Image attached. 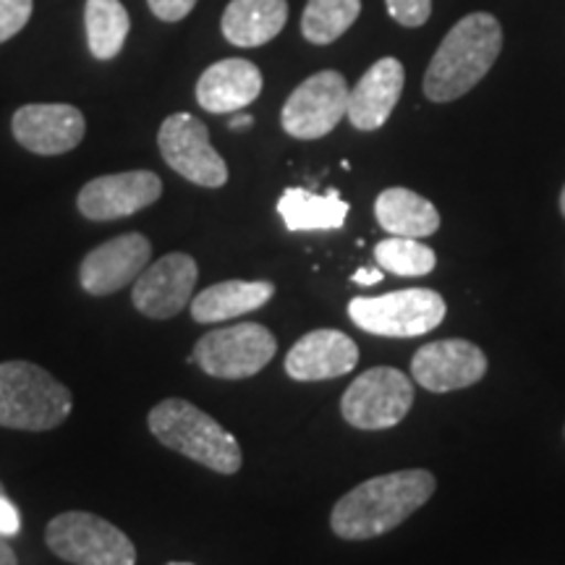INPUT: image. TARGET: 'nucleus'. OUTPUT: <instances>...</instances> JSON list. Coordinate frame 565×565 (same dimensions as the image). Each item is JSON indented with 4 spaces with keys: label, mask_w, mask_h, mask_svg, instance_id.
<instances>
[{
    "label": "nucleus",
    "mask_w": 565,
    "mask_h": 565,
    "mask_svg": "<svg viewBox=\"0 0 565 565\" xmlns=\"http://www.w3.org/2000/svg\"><path fill=\"white\" fill-rule=\"evenodd\" d=\"M263 71L244 58L212 63L196 82V103L207 113H238L252 105L263 92Z\"/></svg>",
    "instance_id": "18"
},
{
    "label": "nucleus",
    "mask_w": 565,
    "mask_h": 565,
    "mask_svg": "<svg viewBox=\"0 0 565 565\" xmlns=\"http://www.w3.org/2000/svg\"><path fill=\"white\" fill-rule=\"evenodd\" d=\"M150 11L160 21H168V24H175V21L186 19L189 13L194 11L196 0H147Z\"/></svg>",
    "instance_id": "28"
},
{
    "label": "nucleus",
    "mask_w": 565,
    "mask_h": 565,
    "mask_svg": "<svg viewBox=\"0 0 565 565\" xmlns=\"http://www.w3.org/2000/svg\"><path fill=\"white\" fill-rule=\"evenodd\" d=\"M503 51V30L492 13H469L445 34L424 74V95L450 103L484 79Z\"/></svg>",
    "instance_id": "2"
},
{
    "label": "nucleus",
    "mask_w": 565,
    "mask_h": 565,
    "mask_svg": "<svg viewBox=\"0 0 565 565\" xmlns=\"http://www.w3.org/2000/svg\"><path fill=\"white\" fill-rule=\"evenodd\" d=\"M34 0H0V45L24 30L32 19Z\"/></svg>",
    "instance_id": "26"
},
{
    "label": "nucleus",
    "mask_w": 565,
    "mask_h": 565,
    "mask_svg": "<svg viewBox=\"0 0 565 565\" xmlns=\"http://www.w3.org/2000/svg\"><path fill=\"white\" fill-rule=\"evenodd\" d=\"M3 492H6V490H3V484H0V494H3Z\"/></svg>",
    "instance_id": "35"
},
{
    "label": "nucleus",
    "mask_w": 565,
    "mask_h": 565,
    "mask_svg": "<svg viewBox=\"0 0 565 565\" xmlns=\"http://www.w3.org/2000/svg\"><path fill=\"white\" fill-rule=\"evenodd\" d=\"M349 202L341 194H315L307 189H286L278 200V215L288 231H338L349 217Z\"/></svg>",
    "instance_id": "22"
},
{
    "label": "nucleus",
    "mask_w": 565,
    "mask_h": 565,
    "mask_svg": "<svg viewBox=\"0 0 565 565\" xmlns=\"http://www.w3.org/2000/svg\"><path fill=\"white\" fill-rule=\"evenodd\" d=\"M288 21V0H231L223 34L236 47H259L278 38Z\"/></svg>",
    "instance_id": "19"
},
{
    "label": "nucleus",
    "mask_w": 565,
    "mask_h": 565,
    "mask_svg": "<svg viewBox=\"0 0 565 565\" xmlns=\"http://www.w3.org/2000/svg\"><path fill=\"white\" fill-rule=\"evenodd\" d=\"M249 126H254V118L249 116V113H233V118H231V129L233 131H244V129H249Z\"/></svg>",
    "instance_id": "31"
},
{
    "label": "nucleus",
    "mask_w": 565,
    "mask_h": 565,
    "mask_svg": "<svg viewBox=\"0 0 565 565\" xmlns=\"http://www.w3.org/2000/svg\"><path fill=\"white\" fill-rule=\"evenodd\" d=\"M13 139L34 154H66L82 145L87 121L82 110L66 103L21 105L11 118Z\"/></svg>",
    "instance_id": "13"
},
{
    "label": "nucleus",
    "mask_w": 565,
    "mask_h": 565,
    "mask_svg": "<svg viewBox=\"0 0 565 565\" xmlns=\"http://www.w3.org/2000/svg\"><path fill=\"white\" fill-rule=\"evenodd\" d=\"M196 278L200 267L194 257L183 252L166 254L158 263L147 265V270L134 280V307L150 320H171L194 299Z\"/></svg>",
    "instance_id": "11"
},
{
    "label": "nucleus",
    "mask_w": 565,
    "mask_h": 565,
    "mask_svg": "<svg viewBox=\"0 0 565 565\" xmlns=\"http://www.w3.org/2000/svg\"><path fill=\"white\" fill-rule=\"evenodd\" d=\"M374 215L380 228L391 236L424 238L440 228V212L435 210V204L404 186L385 189L374 202Z\"/></svg>",
    "instance_id": "21"
},
{
    "label": "nucleus",
    "mask_w": 565,
    "mask_h": 565,
    "mask_svg": "<svg viewBox=\"0 0 565 565\" xmlns=\"http://www.w3.org/2000/svg\"><path fill=\"white\" fill-rule=\"evenodd\" d=\"M435 487V477L424 469L366 479L338 500L330 513V526L341 540L351 542L387 534L419 511L433 498Z\"/></svg>",
    "instance_id": "1"
},
{
    "label": "nucleus",
    "mask_w": 565,
    "mask_h": 565,
    "mask_svg": "<svg viewBox=\"0 0 565 565\" xmlns=\"http://www.w3.org/2000/svg\"><path fill=\"white\" fill-rule=\"evenodd\" d=\"M45 542L74 565H134L137 547L121 529L87 511H66L47 524Z\"/></svg>",
    "instance_id": "6"
},
{
    "label": "nucleus",
    "mask_w": 565,
    "mask_h": 565,
    "mask_svg": "<svg viewBox=\"0 0 565 565\" xmlns=\"http://www.w3.org/2000/svg\"><path fill=\"white\" fill-rule=\"evenodd\" d=\"M351 280L356 282V286H377V282L385 280V270L383 267H359Z\"/></svg>",
    "instance_id": "30"
},
{
    "label": "nucleus",
    "mask_w": 565,
    "mask_h": 565,
    "mask_svg": "<svg viewBox=\"0 0 565 565\" xmlns=\"http://www.w3.org/2000/svg\"><path fill=\"white\" fill-rule=\"evenodd\" d=\"M362 13V0H307L301 34L312 45H330L351 30Z\"/></svg>",
    "instance_id": "24"
},
{
    "label": "nucleus",
    "mask_w": 565,
    "mask_h": 565,
    "mask_svg": "<svg viewBox=\"0 0 565 565\" xmlns=\"http://www.w3.org/2000/svg\"><path fill=\"white\" fill-rule=\"evenodd\" d=\"M74 398L61 380L32 362L0 364V427L47 433L68 419Z\"/></svg>",
    "instance_id": "4"
},
{
    "label": "nucleus",
    "mask_w": 565,
    "mask_h": 565,
    "mask_svg": "<svg viewBox=\"0 0 565 565\" xmlns=\"http://www.w3.org/2000/svg\"><path fill=\"white\" fill-rule=\"evenodd\" d=\"M0 565H19L17 553H13L11 545L3 540V536H0Z\"/></svg>",
    "instance_id": "32"
},
{
    "label": "nucleus",
    "mask_w": 565,
    "mask_h": 565,
    "mask_svg": "<svg viewBox=\"0 0 565 565\" xmlns=\"http://www.w3.org/2000/svg\"><path fill=\"white\" fill-rule=\"evenodd\" d=\"M414 404V383L395 366H372L359 374L341 398L343 419L356 429H391Z\"/></svg>",
    "instance_id": "8"
},
{
    "label": "nucleus",
    "mask_w": 565,
    "mask_h": 565,
    "mask_svg": "<svg viewBox=\"0 0 565 565\" xmlns=\"http://www.w3.org/2000/svg\"><path fill=\"white\" fill-rule=\"evenodd\" d=\"M561 212H563V217H565V186H563V194H561Z\"/></svg>",
    "instance_id": "33"
},
{
    "label": "nucleus",
    "mask_w": 565,
    "mask_h": 565,
    "mask_svg": "<svg viewBox=\"0 0 565 565\" xmlns=\"http://www.w3.org/2000/svg\"><path fill=\"white\" fill-rule=\"evenodd\" d=\"M21 532V513L19 508L13 505L9 494H0V536L9 540V536H17Z\"/></svg>",
    "instance_id": "29"
},
{
    "label": "nucleus",
    "mask_w": 565,
    "mask_h": 565,
    "mask_svg": "<svg viewBox=\"0 0 565 565\" xmlns=\"http://www.w3.org/2000/svg\"><path fill=\"white\" fill-rule=\"evenodd\" d=\"M445 299L433 288H404L383 296H356L349 317L364 333L380 338H419L445 320Z\"/></svg>",
    "instance_id": "5"
},
{
    "label": "nucleus",
    "mask_w": 565,
    "mask_h": 565,
    "mask_svg": "<svg viewBox=\"0 0 565 565\" xmlns=\"http://www.w3.org/2000/svg\"><path fill=\"white\" fill-rule=\"evenodd\" d=\"M387 13L404 26H422L433 17V0H385Z\"/></svg>",
    "instance_id": "27"
},
{
    "label": "nucleus",
    "mask_w": 565,
    "mask_h": 565,
    "mask_svg": "<svg viewBox=\"0 0 565 565\" xmlns=\"http://www.w3.org/2000/svg\"><path fill=\"white\" fill-rule=\"evenodd\" d=\"M168 565H192V563H168Z\"/></svg>",
    "instance_id": "34"
},
{
    "label": "nucleus",
    "mask_w": 565,
    "mask_h": 565,
    "mask_svg": "<svg viewBox=\"0 0 565 565\" xmlns=\"http://www.w3.org/2000/svg\"><path fill=\"white\" fill-rule=\"evenodd\" d=\"M377 257V267H383L391 275H404V278H422L435 270L437 257L422 238H406V236H391L377 244L374 249Z\"/></svg>",
    "instance_id": "25"
},
{
    "label": "nucleus",
    "mask_w": 565,
    "mask_h": 565,
    "mask_svg": "<svg viewBox=\"0 0 565 565\" xmlns=\"http://www.w3.org/2000/svg\"><path fill=\"white\" fill-rule=\"evenodd\" d=\"M162 160L186 181L204 189H221L228 183V166L215 147L210 145V131L192 113H173L158 131Z\"/></svg>",
    "instance_id": "10"
},
{
    "label": "nucleus",
    "mask_w": 565,
    "mask_h": 565,
    "mask_svg": "<svg viewBox=\"0 0 565 565\" xmlns=\"http://www.w3.org/2000/svg\"><path fill=\"white\" fill-rule=\"evenodd\" d=\"M273 296L275 286L270 280H225L196 294L189 307H192L194 322L212 324L249 315L254 309L265 307Z\"/></svg>",
    "instance_id": "20"
},
{
    "label": "nucleus",
    "mask_w": 565,
    "mask_h": 565,
    "mask_svg": "<svg viewBox=\"0 0 565 565\" xmlns=\"http://www.w3.org/2000/svg\"><path fill=\"white\" fill-rule=\"evenodd\" d=\"M147 424L166 448L192 458L200 466H207L210 471L231 477L242 469L244 456L236 437L189 401H160L147 416Z\"/></svg>",
    "instance_id": "3"
},
{
    "label": "nucleus",
    "mask_w": 565,
    "mask_h": 565,
    "mask_svg": "<svg viewBox=\"0 0 565 565\" xmlns=\"http://www.w3.org/2000/svg\"><path fill=\"white\" fill-rule=\"evenodd\" d=\"M152 244L145 233H124L95 246L79 265V282L89 296H110L147 270Z\"/></svg>",
    "instance_id": "14"
},
{
    "label": "nucleus",
    "mask_w": 565,
    "mask_h": 565,
    "mask_svg": "<svg viewBox=\"0 0 565 565\" xmlns=\"http://www.w3.org/2000/svg\"><path fill=\"white\" fill-rule=\"evenodd\" d=\"M278 341L265 324L242 322L210 330L196 341L189 362L217 380H246L273 362Z\"/></svg>",
    "instance_id": "7"
},
{
    "label": "nucleus",
    "mask_w": 565,
    "mask_h": 565,
    "mask_svg": "<svg viewBox=\"0 0 565 565\" xmlns=\"http://www.w3.org/2000/svg\"><path fill=\"white\" fill-rule=\"evenodd\" d=\"M84 30L89 53L97 61H113L124 51L131 19L121 0H87L84 6Z\"/></svg>",
    "instance_id": "23"
},
{
    "label": "nucleus",
    "mask_w": 565,
    "mask_h": 565,
    "mask_svg": "<svg viewBox=\"0 0 565 565\" xmlns=\"http://www.w3.org/2000/svg\"><path fill=\"white\" fill-rule=\"evenodd\" d=\"M406 71L395 58H380L366 68V74L349 92V121L359 131L383 129L404 92Z\"/></svg>",
    "instance_id": "17"
},
{
    "label": "nucleus",
    "mask_w": 565,
    "mask_h": 565,
    "mask_svg": "<svg viewBox=\"0 0 565 565\" xmlns=\"http://www.w3.org/2000/svg\"><path fill=\"white\" fill-rule=\"evenodd\" d=\"M349 82L333 68L317 71L291 92L282 105V131L294 139H322L341 124L349 110Z\"/></svg>",
    "instance_id": "9"
},
{
    "label": "nucleus",
    "mask_w": 565,
    "mask_h": 565,
    "mask_svg": "<svg viewBox=\"0 0 565 565\" xmlns=\"http://www.w3.org/2000/svg\"><path fill=\"white\" fill-rule=\"evenodd\" d=\"M162 181L152 171H126L110 173L89 181L76 196V207L87 221L108 223L137 215L160 200Z\"/></svg>",
    "instance_id": "12"
},
{
    "label": "nucleus",
    "mask_w": 565,
    "mask_h": 565,
    "mask_svg": "<svg viewBox=\"0 0 565 565\" xmlns=\"http://www.w3.org/2000/svg\"><path fill=\"white\" fill-rule=\"evenodd\" d=\"M359 345L341 330H312L286 356V374L296 383H320L335 380L356 370Z\"/></svg>",
    "instance_id": "16"
},
{
    "label": "nucleus",
    "mask_w": 565,
    "mask_h": 565,
    "mask_svg": "<svg viewBox=\"0 0 565 565\" xmlns=\"http://www.w3.org/2000/svg\"><path fill=\"white\" fill-rule=\"evenodd\" d=\"M487 374L484 351L463 338L433 341L414 353L412 377L429 393L471 387Z\"/></svg>",
    "instance_id": "15"
}]
</instances>
